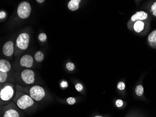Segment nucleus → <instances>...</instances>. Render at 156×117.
Masks as SVG:
<instances>
[{
  "label": "nucleus",
  "instance_id": "f257e3e1",
  "mask_svg": "<svg viewBox=\"0 0 156 117\" xmlns=\"http://www.w3.org/2000/svg\"><path fill=\"white\" fill-rule=\"evenodd\" d=\"M13 102L21 110L25 111L28 114L35 112L38 106L36 102L29 95L17 90Z\"/></svg>",
  "mask_w": 156,
  "mask_h": 117
},
{
  "label": "nucleus",
  "instance_id": "f03ea898",
  "mask_svg": "<svg viewBox=\"0 0 156 117\" xmlns=\"http://www.w3.org/2000/svg\"><path fill=\"white\" fill-rule=\"evenodd\" d=\"M16 84L24 87L34 85L36 82V74L33 70L24 69L13 72Z\"/></svg>",
  "mask_w": 156,
  "mask_h": 117
},
{
  "label": "nucleus",
  "instance_id": "7ed1b4c3",
  "mask_svg": "<svg viewBox=\"0 0 156 117\" xmlns=\"http://www.w3.org/2000/svg\"><path fill=\"white\" fill-rule=\"evenodd\" d=\"M16 83H12L1 84L0 86V102L1 106H5L13 101L16 91Z\"/></svg>",
  "mask_w": 156,
  "mask_h": 117
},
{
  "label": "nucleus",
  "instance_id": "20e7f679",
  "mask_svg": "<svg viewBox=\"0 0 156 117\" xmlns=\"http://www.w3.org/2000/svg\"><path fill=\"white\" fill-rule=\"evenodd\" d=\"M16 90L29 95V97H31L36 102L41 101L47 95L44 88L39 85L24 87L16 84Z\"/></svg>",
  "mask_w": 156,
  "mask_h": 117
},
{
  "label": "nucleus",
  "instance_id": "39448f33",
  "mask_svg": "<svg viewBox=\"0 0 156 117\" xmlns=\"http://www.w3.org/2000/svg\"><path fill=\"white\" fill-rule=\"evenodd\" d=\"M1 117H23V113L13 102L1 106Z\"/></svg>",
  "mask_w": 156,
  "mask_h": 117
},
{
  "label": "nucleus",
  "instance_id": "423d86ee",
  "mask_svg": "<svg viewBox=\"0 0 156 117\" xmlns=\"http://www.w3.org/2000/svg\"><path fill=\"white\" fill-rule=\"evenodd\" d=\"M29 41L30 36L27 32H22L18 36L16 39V48L14 52L15 56H16L19 52L28 49L29 46Z\"/></svg>",
  "mask_w": 156,
  "mask_h": 117
},
{
  "label": "nucleus",
  "instance_id": "0eeeda50",
  "mask_svg": "<svg viewBox=\"0 0 156 117\" xmlns=\"http://www.w3.org/2000/svg\"><path fill=\"white\" fill-rule=\"evenodd\" d=\"M31 11V4L28 1H24L18 5L17 14L18 17L22 19H25L29 17Z\"/></svg>",
  "mask_w": 156,
  "mask_h": 117
},
{
  "label": "nucleus",
  "instance_id": "6e6552de",
  "mask_svg": "<svg viewBox=\"0 0 156 117\" xmlns=\"http://www.w3.org/2000/svg\"><path fill=\"white\" fill-rule=\"evenodd\" d=\"M2 53L5 56L11 59L15 52L14 43L11 40L7 41L4 44L2 49Z\"/></svg>",
  "mask_w": 156,
  "mask_h": 117
},
{
  "label": "nucleus",
  "instance_id": "1a4fd4ad",
  "mask_svg": "<svg viewBox=\"0 0 156 117\" xmlns=\"http://www.w3.org/2000/svg\"><path fill=\"white\" fill-rule=\"evenodd\" d=\"M19 64L21 67H24L26 69H29L33 67L34 59L31 55H24L20 58Z\"/></svg>",
  "mask_w": 156,
  "mask_h": 117
},
{
  "label": "nucleus",
  "instance_id": "9d476101",
  "mask_svg": "<svg viewBox=\"0 0 156 117\" xmlns=\"http://www.w3.org/2000/svg\"><path fill=\"white\" fill-rule=\"evenodd\" d=\"M7 83H16L13 73H7L0 71V84H3Z\"/></svg>",
  "mask_w": 156,
  "mask_h": 117
},
{
  "label": "nucleus",
  "instance_id": "9b49d317",
  "mask_svg": "<svg viewBox=\"0 0 156 117\" xmlns=\"http://www.w3.org/2000/svg\"><path fill=\"white\" fill-rule=\"evenodd\" d=\"M0 71L7 73L12 72L11 65L7 60L1 59L0 60Z\"/></svg>",
  "mask_w": 156,
  "mask_h": 117
},
{
  "label": "nucleus",
  "instance_id": "f8f14e48",
  "mask_svg": "<svg viewBox=\"0 0 156 117\" xmlns=\"http://www.w3.org/2000/svg\"><path fill=\"white\" fill-rule=\"evenodd\" d=\"M147 17H148V14L146 12L141 11L137 12L136 14L133 15L131 17V20L133 22L136 20H142L146 19Z\"/></svg>",
  "mask_w": 156,
  "mask_h": 117
},
{
  "label": "nucleus",
  "instance_id": "ddd939ff",
  "mask_svg": "<svg viewBox=\"0 0 156 117\" xmlns=\"http://www.w3.org/2000/svg\"><path fill=\"white\" fill-rule=\"evenodd\" d=\"M148 42L150 47L156 48V30L152 31L149 35Z\"/></svg>",
  "mask_w": 156,
  "mask_h": 117
},
{
  "label": "nucleus",
  "instance_id": "4468645a",
  "mask_svg": "<svg viewBox=\"0 0 156 117\" xmlns=\"http://www.w3.org/2000/svg\"><path fill=\"white\" fill-rule=\"evenodd\" d=\"M80 2V0H71L68 2L67 7L69 10L74 11L79 8V4Z\"/></svg>",
  "mask_w": 156,
  "mask_h": 117
},
{
  "label": "nucleus",
  "instance_id": "2eb2a0df",
  "mask_svg": "<svg viewBox=\"0 0 156 117\" xmlns=\"http://www.w3.org/2000/svg\"><path fill=\"white\" fill-rule=\"evenodd\" d=\"M145 24L142 21H137L134 25V29L137 32H140L144 30Z\"/></svg>",
  "mask_w": 156,
  "mask_h": 117
},
{
  "label": "nucleus",
  "instance_id": "dca6fc26",
  "mask_svg": "<svg viewBox=\"0 0 156 117\" xmlns=\"http://www.w3.org/2000/svg\"><path fill=\"white\" fill-rule=\"evenodd\" d=\"M34 59L38 62H41L44 59V54L41 51L36 52L34 55Z\"/></svg>",
  "mask_w": 156,
  "mask_h": 117
},
{
  "label": "nucleus",
  "instance_id": "f3484780",
  "mask_svg": "<svg viewBox=\"0 0 156 117\" xmlns=\"http://www.w3.org/2000/svg\"><path fill=\"white\" fill-rule=\"evenodd\" d=\"M136 94L138 96H141L144 93V88L141 85H138L136 88Z\"/></svg>",
  "mask_w": 156,
  "mask_h": 117
},
{
  "label": "nucleus",
  "instance_id": "a211bd4d",
  "mask_svg": "<svg viewBox=\"0 0 156 117\" xmlns=\"http://www.w3.org/2000/svg\"><path fill=\"white\" fill-rule=\"evenodd\" d=\"M66 67L68 70L72 71L74 70L75 65L73 63L71 62H68L66 64Z\"/></svg>",
  "mask_w": 156,
  "mask_h": 117
},
{
  "label": "nucleus",
  "instance_id": "6ab92c4d",
  "mask_svg": "<svg viewBox=\"0 0 156 117\" xmlns=\"http://www.w3.org/2000/svg\"><path fill=\"white\" fill-rule=\"evenodd\" d=\"M39 39L40 42H44L47 39V34L44 33H41L39 35Z\"/></svg>",
  "mask_w": 156,
  "mask_h": 117
},
{
  "label": "nucleus",
  "instance_id": "aec40b11",
  "mask_svg": "<svg viewBox=\"0 0 156 117\" xmlns=\"http://www.w3.org/2000/svg\"><path fill=\"white\" fill-rule=\"evenodd\" d=\"M67 103L70 105H73L76 103V99L73 97H69L67 99Z\"/></svg>",
  "mask_w": 156,
  "mask_h": 117
},
{
  "label": "nucleus",
  "instance_id": "412c9836",
  "mask_svg": "<svg viewBox=\"0 0 156 117\" xmlns=\"http://www.w3.org/2000/svg\"><path fill=\"white\" fill-rule=\"evenodd\" d=\"M75 89L78 92H80V91H82L83 89V87L81 83H77L75 85Z\"/></svg>",
  "mask_w": 156,
  "mask_h": 117
},
{
  "label": "nucleus",
  "instance_id": "4be33fe9",
  "mask_svg": "<svg viewBox=\"0 0 156 117\" xmlns=\"http://www.w3.org/2000/svg\"><path fill=\"white\" fill-rule=\"evenodd\" d=\"M125 83H123V82H120L117 84V88L119 90H122L125 89Z\"/></svg>",
  "mask_w": 156,
  "mask_h": 117
},
{
  "label": "nucleus",
  "instance_id": "5701e85b",
  "mask_svg": "<svg viewBox=\"0 0 156 117\" xmlns=\"http://www.w3.org/2000/svg\"><path fill=\"white\" fill-rule=\"evenodd\" d=\"M115 104H116L117 107H121L123 106V102L122 100H121V99H118L115 102Z\"/></svg>",
  "mask_w": 156,
  "mask_h": 117
},
{
  "label": "nucleus",
  "instance_id": "b1692460",
  "mask_svg": "<svg viewBox=\"0 0 156 117\" xmlns=\"http://www.w3.org/2000/svg\"><path fill=\"white\" fill-rule=\"evenodd\" d=\"M60 86L62 88H67L68 86V83L66 81H62L60 83Z\"/></svg>",
  "mask_w": 156,
  "mask_h": 117
},
{
  "label": "nucleus",
  "instance_id": "393cba45",
  "mask_svg": "<svg viewBox=\"0 0 156 117\" xmlns=\"http://www.w3.org/2000/svg\"><path fill=\"white\" fill-rule=\"evenodd\" d=\"M152 10L153 15L156 16V2H154L153 4L152 5Z\"/></svg>",
  "mask_w": 156,
  "mask_h": 117
},
{
  "label": "nucleus",
  "instance_id": "a878e982",
  "mask_svg": "<svg viewBox=\"0 0 156 117\" xmlns=\"http://www.w3.org/2000/svg\"><path fill=\"white\" fill-rule=\"evenodd\" d=\"M7 16L6 12H5L4 11H1L0 12V19H2L5 18Z\"/></svg>",
  "mask_w": 156,
  "mask_h": 117
},
{
  "label": "nucleus",
  "instance_id": "bb28decb",
  "mask_svg": "<svg viewBox=\"0 0 156 117\" xmlns=\"http://www.w3.org/2000/svg\"><path fill=\"white\" fill-rule=\"evenodd\" d=\"M36 2H38L39 4H42L45 1L44 0H36Z\"/></svg>",
  "mask_w": 156,
  "mask_h": 117
},
{
  "label": "nucleus",
  "instance_id": "cd10ccee",
  "mask_svg": "<svg viewBox=\"0 0 156 117\" xmlns=\"http://www.w3.org/2000/svg\"><path fill=\"white\" fill-rule=\"evenodd\" d=\"M102 117V116H99V115H98V116H95V117Z\"/></svg>",
  "mask_w": 156,
  "mask_h": 117
}]
</instances>
